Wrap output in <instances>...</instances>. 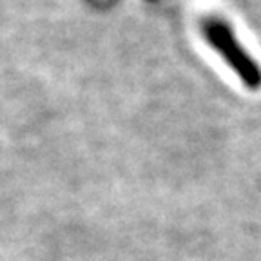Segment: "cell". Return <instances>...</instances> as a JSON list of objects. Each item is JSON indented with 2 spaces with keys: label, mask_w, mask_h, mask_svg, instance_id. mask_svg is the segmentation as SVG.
I'll use <instances>...</instances> for the list:
<instances>
[{
  "label": "cell",
  "mask_w": 261,
  "mask_h": 261,
  "mask_svg": "<svg viewBox=\"0 0 261 261\" xmlns=\"http://www.w3.org/2000/svg\"><path fill=\"white\" fill-rule=\"evenodd\" d=\"M201 33H203V37L208 42V45L214 51H218L223 57V60L236 71V74L240 76V80L243 82L245 86L254 91L259 89L261 87L259 65L241 47L232 28L223 18L214 15L205 16L203 20H201Z\"/></svg>",
  "instance_id": "1"
}]
</instances>
